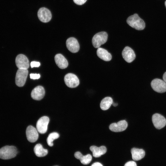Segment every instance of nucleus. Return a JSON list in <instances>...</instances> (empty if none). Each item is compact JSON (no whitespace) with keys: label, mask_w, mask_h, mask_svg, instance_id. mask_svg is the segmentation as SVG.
I'll return each mask as SVG.
<instances>
[{"label":"nucleus","mask_w":166,"mask_h":166,"mask_svg":"<svg viewBox=\"0 0 166 166\" xmlns=\"http://www.w3.org/2000/svg\"><path fill=\"white\" fill-rule=\"evenodd\" d=\"M128 25L137 30H142L145 27V23L136 14L129 17L127 19Z\"/></svg>","instance_id":"nucleus-1"},{"label":"nucleus","mask_w":166,"mask_h":166,"mask_svg":"<svg viewBox=\"0 0 166 166\" xmlns=\"http://www.w3.org/2000/svg\"><path fill=\"white\" fill-rule=\"evenodd\" d=\"M16 148L13 146L6 145L0 149V158L4 160L14 157L17 153Z\"/></svg>","instance_id":"nucleus-2"},{"label":"nucleus","mask_w":166,"mask_h":166,"mask_svg":"<svg viewBox=\"0 0 166 166\" xmlns=\"http://www.w3.org/2000/svg\"><path fill=\"white\" fill-rule=\"evenodd\" d=\"M108 34L104 31L101 32L96 34L93 36L92 43L94 47L98 48L101 45L105 43L107 40Z\"/></svg>","instance_id":"nucleus-3"},{"label":"nucleus","mask_w":166,"mask_h":166,"mask_svg":"<svg viewBox=\"0 0 166 166\" xmlns=\"http://www.w3.org/2000/svg\"><path fill=\"white\" fill-rule=\"evenodd\" d=\"M28 73L27 69H18V70L15 77V83L17 86L21 87L24 85Z\"/></svg>","instance_id":"nucleus-4"},{"label":"nucleus","mask_w":166,"mask_h":166,"mask_svg":"<svg viewBox=\"0 0 166 166\" xmlns=\"http://www.w3.org/2000/svg\"><path fill=\"white\" fill-rule=\"evenodd\" d=\"M65 82L66 85L70 88H74L79 84V81L77 77L72 73L66 74L64 77Z\"/></svg>","instance_id":"nucleus-5"},{"label":"nucleus","mask_w":166,"mask_h":166,"mask_svg":"<svg viewBox=\"0 0 166 166\" xmlns=\"http://www.w3.org/2000/svg\"><path fill=\"white\" fill-rule=\"evenodd\" d=\"M151 85L152 89L157 92L163 93L166 91V82L161 79H153L151 82Z\"/></svg>","instance_id":"nucleus-6"},{"label":"nucleus","mask_w":166,"mask_h":166,"mask_svg":"<svg viewBox=\"0 0 166 166\" xmlns=\"http://www.w3.org/2000/svg\"><path fill=\"white\" fill-rule=\"evenodd\" d=\"M49 119L47 116L41 117L38 121L36 124V129L38 132L41 134L45 133L47 130Z\"/></svg>","instance_id":"nucleus-7"},{"label":"nucleus","mask_w":166,"mask_h":166,"mask_svg":"<svg viewBox=\"0 0 166 166\" xmlns=\"http://www.w3.org/2000/svg\"><path fill=\"white\" fill-rule=\"evenodd\" d=\"M15 63L18 69H27L29 67V62L27 57L23 54H19L16 57Z\"/></svg>","instance_id":"nucleus-8"},{"label":"nucleus","mask_w":166,"mask_h":166,"mask_svg":"<svg viewBox=\"0 0 166 166\" xmlns=\"http://www.w3.org/2000/svg\"><path fill=\"white\" fill-rule=\"evenodd\" d=\"M38 16L39 20L44 23L48 22L52 18V14L50 11L44 7L39 9L38 12Z\"/></svg>","instance_id":"nucleus-9"},{"label":"nucleus","mask_w":166,"mask_h":166,"mask_svg":"<svg viewBox=\"0 0 166 166\" xmlns=\"http://www.w3.org/2000/svg\"><path fill=\"white\" fill-rule=\"evenodd\" d=\"M152 120L155 127L160 129L164 127L166 124V119L163 116L158 113L153 115Z\"/></svg>","instance_id":"nucleus-10"},{"label":"nucleus","mask_w":166,"mask_h":166,"mask_svg":"<svg viewBox=\"0 0 166 166\" xmlns=\"http://www.w3.org/2000/svg\"><path fill=\"white\" fill-rule=\"evenodd\" d=\"M26 134L28 140L30 142H34L37 140L38 137V131L35 128L31 125L27 127Z\"/></svg>","instance_id":"nucleus-11"},{"label":"nucleus","mask_w":166,"mask_h":166,"mask_svg":"<svg viewBox=\"0 0 166 166\" xmlns=\"http://www.w3.org/2000/svg\"><path fill=\"white\" fill-rule=\"evenodd\" d=\"M66 45L68 50L73 53H77L79 49V44L77 40L73 37L69 38L67 40Z\"/></svg>","instance_id":"nucleus-12"},{"label":"nucleus","mask_w":166,"mask_h":166,"mask_svg":"<svg viewBox=\"0 0 166 166\" xmlns=\"http://www.w3.org/2000/svg\"><path fill=\"white\" fill-rule=\"evenodd\" d=\"M128 126L127 122L124 120L119 121L117 123H113L109 126V129L112 131L118 132L125 130Z\"/></svg>","instance_id":"nucleus-13"},{"label":"nucleus","mask_w":166,"mask_h":166,"mask_svg":"<svg viewBox=\"0 0 166 166\" xmlns=\"http://www.w3.org/2000/svg\"><path fill=\"white\" fill-rule=\"evenodd\" d=\"M122 54L124 59L127 62L131 63L135 58L134 51L130 47H125L122 51Z\"/></svg>","instance_id":"nucleus-14"},{"label":"nucleus","mask_w":166,"mask_h":166,"mask_svg":"<svg viewBox=\"0 0 166 166\" xmlns=\"http://www.w3.org/2000/svg\"><path fill=\"white\" fill-rule=\"evenodd\" d=\"M45 94V89L41 86H38L35 87L32 90L31 94L32 98L36 100H40L42 99Z\"/></svg>","instance_id":"nucleus-15"},{"label":"nucleus","mask_w":166,"mask_h":166,"mask_svg":"<svg viewBox=\"0 0 166 166\" xmlns=\"http://www.w3.org/2000/svg\"><path fill=\"white\" fill-rule=\"evenodd\" d=\"M54 59L57 66L61 69L67 68L68 63L66 59L61 54H57L55 55Z\"/></svg>","instance_id":"nucleus-16"},{"label":"nucleus","mask_w":166,"mask_h":166,"mask_svg":"<svg viewBox=\"0 0 166 166\" xmlns=\"http://www.w3.org/2000/svg\"><path fill=\"white\" fill-rule=\"evenodd\" d=\"M89 148L93 153V156L95 157H100L102 155L105 154L107 151L106 147L104 146L99 147L95 146H92Z\"/></svg>","instance_id":"nucleus-17"},{"label":"nucleus","mask_w":166,"mask_h":166,"mask_svg":"<svg viewBox=\"0 0 166 166\" xmlns=\"http://www.w3.org/2000/svg\"><path fill=\"white\" fill-rule=\"evenodd\" d=\"M97 56L104 61H109L112 59V56L110 53L103 48H98L97 51Z\"/></svg>","instance_id":"nucleus-18"},{"label":"nucleus","mask_w":166,"mask_h":166,"mask_svg":"<svg viewBox=\"0 0 166 166\" xmlns=\"http://www.w3.org/2000/svg\"><path fill=\"white\" fill-rule=\"evenodd\" d=\"M132 158L134 160H139L143 158L145 156V152L142 149L133 148L131 150Z\"/></svg>","instance_id":"nucleus-19"},{"label":"nucleus","mask_w":166,"mask_h":166,"mask_svg":"<svg viewBox=\"0 0 166 166\" xmlns=\"http://www.w3.org/2000/svg\"><path fill=\"white\" fill-rule=\"evenodd\" d=\"M75 157L79 159L81 163L84 164H87L90 163L92 159V156L90 154L83 156L79 152H75L74 155Z\"/></svg>","instance_id":"nucleus-20"},{"label":"nucleus","mask_w":166,"mask_h":166,"mask_svg":"<svg viewBox=\"0 0 166 166\" xmlns=\"http://www.w3.org/2000/svg\"><path fill=\"white\" fill-rule=\"evenodd\" d=\"M34 151L36 156L39 157L44 156L48 153L47 150L44 148L40 144L36 145L34 148Z\"/></svg>","instance_id":"nucleus-21"},{"label":"nucleus","mask_w":166,"mask_h":166,"mask_svg":"<svg viewBox=\"0 0 166 166\" xmlns=\"http://www.w3.org/2000/svg\"><path fill=\"white\" fill-rule=\"evenodd\" d=\"M113 103L112 98L110 97H106L103 98L101 101L100 106L101 108L103 110L108 109Z\"/></svg>","instance_id":"nucleus-22"},{"label":"nucleus","mask_w":166,"mask_h":166,"mask_svg":"<svg viewBox=\"0 0 166 166\" xmlns=\"http://www.w3.org/2000/svg\"><path fill=\"white\" fill-rule=\"evenodd\" d=\"M59 136V135L57 132H53L50 133L48 136L47 139V142L48 144L50 146H52L53 144V141Z\"/></svg>","instance_id":"nucleus-23"},{"label":"nucleus","mask_w":166,"mask_h":166,"mask_svg":"<svg viewBox=\"0 0 166 166\" xmlns=\"http://www.w3.org/2000/svg\"><path fill=\"white\" fill-rule=\"evenodd\" d=\"M30 77L32 79H38L40 77V75L39 74L31 73L30 74Z\"/></svg>","instance_id":"nucleus-24"},{"label":"nucleus","mask_w":166,"mask_h":166,"mask_svg":"<svg viewBox=\"0 0 166 166\" xmlns=\"http://www.w3.org/2000/svg\"><path fill=\"white\" fill-rule=\"evenodd\" d=\"M40 65V63L35 61H32L30 63V66L32 68L34 67H38Z\"/></svg>","instance_id":"nucleus-25"},{"label":"nucleus","mask_w":166,"mask_h":166,"mask_svg":"<svg viewBox=\"0 0 166 166\" xmlns=\"http://www.w3.org/2000/svg\"><path fill=\"white\" fill-rule=\"evenodd\" d=\"M87 0H73L74 2L78 5H82L84 4Z\"/></svg>","instance_id":"nucleus-26"},{"label":"nucleus","mask_w":166,"mask_h":166,"mask_svg":"<svg viewBox=\"0 0 166 166\" xmlns=\"http://www.w3.org/2000/svg\"><path fill=\"white\" fill-rule=\"evenodd\" d=\"M124 166H137L136 163L133 161H129L127 162Z\"/></svg>","instance_id":"nucleus-27"},{"label":"nucleus","mask_w":166,"mask_h":166,"mask_svg":"<svg viewBox=\"0 0 166 166\" xmlns=\"http://www.w3.org/2000/svg\"><path fill=\"white\" fill-rule=\"evenodd\" d=\"M91 166H103L102 164L98 162H96L93 164Z\"/></svg>","instance_id":"nucleus-28"},{"label":"nucleus","mask_w":166,"mask_h":166,"mask_svg":"<svg viewBox=\"0 0 166 166\" xmlns=\"http://www.w3.org/2000/svg\"><path fill=\"white\" fill-rule=\"evenodd\" d=\"M163 77L164 81L166 82V72L164 74Z\"/></svg>","instance_id":"nucleus-29"},{"label":"nucleus","mask_w":166,"mask_h":166,"mask_svg":"<svg viewBox=\"0 0 166 166\" xmlns=\"http://www.w3.org/2000/svg\"><path fill=\"white\" fill-rule=\"evenodd\" d=\"M165 7H166V0L165 2Z\"/></svg>","instance_id":"nucleus-30"},{"label":"nucleus","mask_w":166,"mask_h":166,"mask_svg":"<svg viewBox=\"0 0 166 166\" xmlns=\"http://www.w3.org/2000/svg\"></svg>","instance_id":"nucleus-31"}]
</instances>
